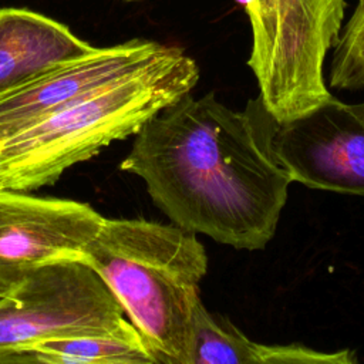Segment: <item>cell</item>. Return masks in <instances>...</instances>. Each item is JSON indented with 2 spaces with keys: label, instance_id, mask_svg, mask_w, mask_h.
Wrapping results in <instances>:
<instances>
[{
  "label": "cell",
  "instance_id": "8",
  "mask_svg": "<svg viewBox=\"0 0 364 364\" xmlns=\"http://www.w3.org/2000/svg\"><path fill=\"white\" fill-rule=\"evenodd\" d=\"M171 48L169 44L142 38L97 47L85 57L60 64L0 94V141L114 81L146 68L166 55Z\"/></svg>",
  "mask_w": 364,
  "mask_h": 364
},
{
  "label": "cell",
  "instance_id": "5",
  "mask_svg": "<svg viewBox=\"0 0 364 364\" xmlns=\"http://www.w3.org/2000/svg\"><path fill=\"white\" fill-rule=\"evenodd\" d=\"M100 274L82 260L38 266L0 300V351L71 337H142Z\"/></svg>",
  "mask_w": 364,
  "mask_h": 364
},
{
  "label": "cell",
  "instance_id": "16",
  "mask_svg": "<svg viewBox=\"0 0 364 364\" xmlns=\"http://www.w3.org/2000/svg\"><path fill=\"white\" fill-rule=\"evenodd\" d=\"M9 289L10 287H7V286H3V284H0V300L6 296V293L9 291Z\"/></svg>",
  "mask_w": 364,
  "mask_h": 364
},
{
  "label": "cell",
  "instance_id": "12",
  "mask_svg": "<svg viewBox=\"0 0 364 364\" xmlns=\"http://www.w3.org/2000/svg\"><path fill=\"white\" fill-rule=\"evenodd\" d=\"M333 47L328 81L330 87L341 90L347 78L364 64V0H358Z\"/></svg>",
  "mask_w": 364,
  "mask_h": 364
},
{
  "label": "cell",
  "instance_id": "1",
  "mask_svg": "<svg viewBox=\"0 0 364 364\" xmlns=\"http://www.w3.org/2000/svg\"><path fill=\"white\" fill-rule=\"evenodd\" d=\"M233 111L215 92L189 94L152 117L119 169L139 176L168 219L235 249H263L290 176L270 154L256 101Z\"/></svg>",
  "mask_w": 364,
  "mask_h": 364
},
{
  "label": "cell",
  "instance_id": "2",
  "mask_svg": "<svg viewBox=\"0 0 364 364\" xmlns=\"http://www.w3.org/2000/svg\"><path fill=\"white\" fill-rule=\"evenodd\" d=\"M196 61L172 46L146 68L114 81L0 141V191L28 192L114 141L135 135L152 117L189 94Z\"/></svg>",
  "mask_w": 364,
  "mask_h": 364
},
{
  "label": "cell",
  "instance_id": "9",
  "mask_svg": "<svg viewBox=\"0 0 364 364\" xmlns=\"http://www.w3.org/2000/svg\"><path fill=\"white\" fill-rule=\"evenodd\" d=\"M95 50L50 17L27 9H1L0 94Z\"/></svg>",
  "mask_w": 364,
  "mask_h": 364
},
{
  "label": "cell",
  "instance_id": "13",
  "mask_svg": "<svg viewBox=\"0 0 364 364\" xmlns=\"http://www.w3.org/2000/svg\"><path fill=\"white\" fill-rule=\"evenodd\" d=\"M252 364H360L350 350L317 351L304 346L257 344Z\"/></svg>",
  "mask_w": 364,
  "mask_h": 364
},
{
  "label": "cell",
  "instance_id": "15",
  "mask_svg": "<svg viewBox=\"0 0 364 364\" xmlns=\"http://www.w3.org/2000/svg\"><path fill=\"white\" fill-rule=\"evenodd\" d=\"M364 88V64H361L344 82L341 90H348V91H354V90H361Z\"/></svg>",
  "mask_w": 364,
  "mask_h": 364
},
{
  "label": "cell",
  "instance_id": "17",
  "mask_svg": "<svg viewBox=\"0 0 364 364\" xmlns=\"http://www.w3.org/2000/svg\"><path fill=\"white\" fill-rule=\"evenodd\" d=\"M125 1H134V0H125Z\"/></svg>",
  "mask_w": 364,
  "mask_h": 364
},
{
  "label": "cell",
  "instance_id": "14",
  "mask_svg": "<svg viewBox=\"0 0 364 364\" xmlns=\"http://www.w3.org/2000/svg\"><path fill=\"white\" fill-rule=\"evenodd\" d=\"M0 364H51V363L44 361L30 350H4V351H0ZM154 364H168V363L158 357V360Z\"/></svg>",
  "mask_w": 364,
  "mask_h": 364
},
{
  "label": "cell",
  "instance_id": "10",
  "mask_svg": "<svg viewBox=\"0 0 364 364\" xmlns=\"http://www.w3.org/2000/svg\"><path fill=\"white\" fill-rule=\"evenodd\" d=\"M257 343L196 301L178 364H252Z\"/></svg>",
  "mask_w": 364,
  "mask_h": 364
},
{
  "label": "cell",
  "instance_id": "7",
  "mask_svg": "<svg viewBox=\"0 0 364 364\" xmlns=\"http://www.w3.org/2000/svg\"><path fill=\"white\" fill-rule=\"evenodd\" d=\"M104 220L87 203L0 191V284L11 287L47 263L84 262Z\"/></svg>",
  "mask_w": 364,
  "mask_h": 364
},
{
  "label": "cell",
  "instance_id": "3",
  "mask_svg": "<svg viewBox=\"0 0 364 364\" xmlns=\"http://www.w3.org/2000/svg\"><path fill=\"white\" fill-rule=\"evenodd\" d=\"M84 262L107 283L152 351L178 364L208 272L196 233L173 223L105 218Z\"/></svg>",
  "mask_w": 364,
  "mask_h": 364
},
{
  "label": "cell",
  "instance_id": "4",
  "mask_svg": "<svg viewBox=\"0 0 364 364\" xmlns=\"http://www.w3.org/2000/svg\"><path fill=\"white\" fill-rule=\"evenodd\" d=\"M252 27L247 65L264 111L277 124L333 95L323 65L344 20V0H243Z\"/></svg>",
  "mask_w": 364,
  "mask_h": 364
},
{
  "label": "cell",
  "instance_id": "6",
  "mask_svg": "<svg viewBox=\"0 0 364 364\" xmlns=\"http://www.w3.org/2000/svg\"><path fill=\"white\" fill-rule=\"evenodd\" d=\"M266 144L291 182L364 196V102L336 97L277 124L256 100Z\"/></svg>",
  "mask_w": 364,
  "mask_h": 364
},
{
  "label": "cell",
  "instance_id": "11",
  "mask_svg": "<svg viewBox=\"0 0 364 364\" xmlns=\"http://www.w3.org/2000/svg\"><path fill=\"white\" fill-rule=\"evenodd\" d=\"M24 350L51 364H154L158 360L144 337L50 338Z\"/></svg>",
  "mask_w": 364,
  "mask_h": 364
}]
</instances>
